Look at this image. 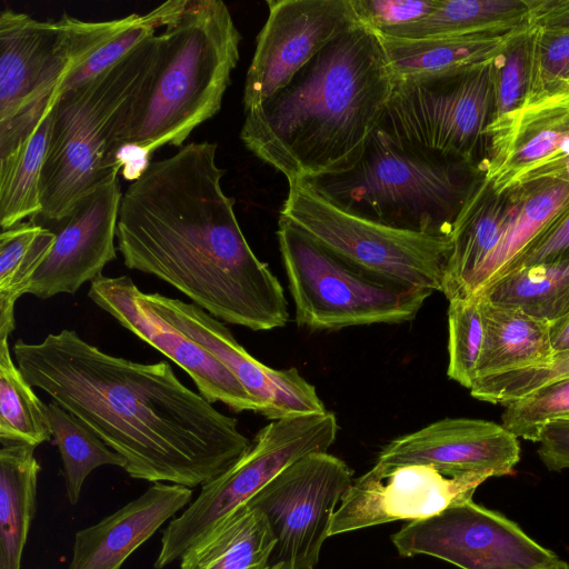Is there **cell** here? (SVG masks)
Returning <instances> with one entry per match:
<instances>
[{
	"label": "cell",
	"instance_id": "1",
	"mask_svg": "<svg viewBox=\"0 0 569 569\" xmlns=\"http://www.w3.org/2000/svg\"><path fill=\"white\" fill-rule=\"evenodd\" d=\"M12 352L26 380L118 452L131 478L192 489L250 446L238 420L183 385L167 361L110 355L71 329L40 342L18 339Z\"/></svg>",
	"mask_w": 569,
	"mask_h": 569
},
{
	"label": "cell",
	"instance_id": "2",
	"mask_svg": "<svg viewBox=\"0 0 569 569\" xmlns=\"http://www.w3.org/2000/svg\"><path fill=\"white\" fill-rule=\"evenodd\" d=\"M217 143L180 147L151 161L122 196L117 249L214 318L264 331L289 320L283 288L249 246L221 186Z\"/></svg>",
	"mask_w": 569,
	"mask_h": 569
},
{
	"label": "cell",
	"instance_id": "3",
	"mask_svg": "<svg viewBox=\"0 0 569 569\" xmlns=\"http://www.w3.org/2000/svg\"><path fill=\"white\" fill-rule=\"evenodd\" d=\"M393 83L379 34L361 24L244 111L240 139L289 183L346 171L378 128Z\"/></svg>",
	"mask_w": 569,
	"mask_h": 569
},
{
	"label": "cell",
	"instance_id": "4",
	"mask_svg": "<svg viewBox=\"0 0 569 569\" xmlns=\"http://www.w3.org/2000/svg\"><path fill=\"white\" fill-rule=\"evenodd\" d=\"M240 41L223 1L180 0L157 33L153 67L111 140L110 158L127 180L144 172L157 149L180 147L218 113Z\"/></svg>",
	"mask_w": 569,
	"mask_h": 569
},
{
	"label": "cell",
	"instance_id": "5",
	"mask_svg": "<svg viewBox=\"0 0 569 569\" xmlns=\"http://www.w3.org/2000/svg\"><path fill=\"white\" fill-rule=\"evenodd\" d=\"M481 166L401 142L380 129L350 169L303 180L355 216L401 230L451 236Z\"/></svg>",
	"mask_w": 569,
	"mask_h": 569
},
{
	"label": "cell",
	"instance_id": "6",
	"mask_svg": "<svg viewBox=\"0 0 569 569\" xmlns=\"http://www.w3.org/2000/svg\"><path fill=\"white\" fill-rule=\"evenodd\" d=\"M157 47L156 33L92 80L59 92L40 180L43 222L63 218L86 193L119 173L111 140L153 67Z\"/></svg>",
	"mask_w": 569,
	"mask_h": 569
},
{
	"label": "cell",
	"instance_id": "7",
	"mask_svg": "<svg viewBox=\"0 0 569 569\" xmlns=\"http://www.w3.org/2000/svg\"><path fill=\"white\" fill-rule=\"evenodd\" d=\"M277 237L299 327L338 330L416 318L429 290L377 279L279 218Z\"/></svg>",
	"mask_w": 569,
	"mask_h": 569
},
{
	"label": "cell",
	"instance_id": "8",
	"mask_svg": "<svg viewBox=\"0 0 569 569\" xmlns=\"http://www.w3.org/2000/svg\"><path fill=\"white\" fill-rule=\"evenodd\" d=\"M490 61L395 79L378 129L410 146L486 169L495 117Z\"/></svg>",
	"mask_w": 569,
	"mask_h": 569
},
{
	"label": "cell",
	"instance_id": "9",
	"mask_svg": "<svg viewBox=\"0 0 569 569\" xmlns=\"http://www.w3.org/2000/svg\"><path fill=\"white\" fill-rule=\"evenodd\" d=\"M280 217L357 269L402 287L441 291L451 236L388 227L328 202L301 181L289 183Z\"/></svg>",
	"mask_w": 569,
	"mask_h": 569
},
{
	"label": "cell",
	"instance_id": "10",
	"mask_svg": "<svg viewBox=\"0 0 569 569\" xmlns=\"http://www.w3.org/2000/svg\"><path fill=\"white\" fill-rule=\"evenodd\" d=\"M333 412L271 420L244 453L228 469L201 486L197 498L163 530L154 568L176 560L227 515L249 502L264 486L301 458L327 452L336 440Z\"/></svg>",
	"mask_w": 569,
	"mask_h": 569
},
{
	"label": "cell",
	"instance_id": "11",
	"mask_svg": "<svg viewBox=\"0 0 569 569\" xmlns=\"http://www.w3.org/2000/svg\"><path fill=\"white\" fill-rule=\"evenodd\" d=\"M352 480V471L341 459L328 452L311 453L247 502L264 515L276 539L270 569L315 568L333 513Z\"/></svg>",
	"mask_w": 569,
	"mask_h": 569
},
{
	"label": "cell",
	"instance_id": "12",
	"mask_svg": "<svg viewBox=\"0 0 569 569\" xmlns=\"http://www.w3.org/2000/svg\"><path fill=\"white\" fill-rule=\"evenodd\" d=\"M391 541L402 557L431 556L461 569H539L559 559L516 522L472 499L410 521Z\"/></svg>",
	"mask_w": 569,
	"mask_h": 569
},
{
	"label": "cell",
	"instance_id": "13",
	"mask_svg": "<svg viewBox=\"0 0 569 569\" xmlns=\"http://www.w3.org/2000/svg\"><path fill=\"white\" fill-rule=\"evenodd\" d=\"M491 478L485 473L452 475L428 463H383L352 480L333 513L329 537L397 520L431 517L472 499Z\"/></svg>",
	"mask_w": 569,
	"mask_h": 569
},
{
	"label": "cell",
	"instance_id": "14",
	"mask_svg": "<svg viewBox=\"0 0 569 569\" xmlns=\"http://www.w3.org/2000/svg\"><path fill=\"white\" fill-rule=\"evenodd\" d=\"M248 68L244 111L283 86L340 34L361 26L351 0H268Z\"/></svg>",
	"mask_w": 569,
	"mask_h": 569
},
{
	"label": "cell",
	"instance_id": "15",
	"mask_svg": "<svg viewBox=\"0 0 569 569\" xmlns=\"http://www.w3.org/2000/svg\"><path fill=\"white\" fill-rule=\"evenodd\" d=\"M142 301L214 356L259 402V413L278 420L327 411L313 385L295 368L273 369L252 357L229 328L197 305L161 293L140 292Z\"/></svg>",
	"mask_w": 569,
	"mask_h": 569
},
{
	"label": "cell",
	"instance_id": "16",
	"mask_svg": "<svg viewBox=\"0 0 569 569\" xmlns=\"http://www.w3.org/2000/svg\"><path fill=\"white\" fill-rule=\"evenodd\" d=\"M129 276H99L88 297L123 328L157 349L188 373L210 403L222 402L236 412L260 411L259 402L207 349L152 311Z\"/></svg>",
	"mask_w": 569,
	"mask_h": 569
},
{
	"label": "cell",
	"instance_id": "17",
	"mask_svg": "<svg viewBox=\"0 0 569 569\" xmlns=\"http://www.w3.org/2000/svg\"><path fill=\"white\" fill-rule=\"evenodd\" d=\"M122 196L116 173L80 198L67 216L41 224L53 231L56 239L28 293L40 299L74 293L102 274L103 268L117 258Z\"/></svg>",
	"mask_w": 569,
	"mask_h": 569
},
{
	"label": "cell",
	"instance_id": "18",
	"mask_svg": "<svg viewBox=\"0 0 569 569\" xmlns=\"http://www.w3.org/2000/svg\"><path fill=\"white\" fill-rule=\"evenodd\" d=\"M518 438L502 425L473 418H445L400 436L378 453L383 463H428L452 475L513 472Z\"/></svg>",
	"mask_w": 569,
	"mask_h": 569
},
{
	"label": "cell",
	"instance_id": "19",
	"mask_svg": "<svg viewBox=\"0 0 569 569\" xmlns=\"http://www.w3.org/2000/svg\"><path fill=\"white\" fill-rule=\"evenodd\" d=\"M191 488L153 482L138 498L77 531L69 569H121L157 530L192 501Z\"/></svg>",
	"mask_w": 569,
	"mask_h": 569
},
{
	"label": "cell",
	"instance_id": "20",
	"mask_svg": "<svg viewBox=\"0 0 569 569\" xmlns=\"http://www.w3.org/2000/svg\"><path fill=\"white\" fill-rule=\"evenodd\" d=\"M488 136L486 177L501 192L531 170L569 154V106H523L492 121Z\"/></svg>",
	"mask_w": 569,
	"mask_h": 569
},
{
	"label": "cell",
	"instance_id": "21",
	"mask_svg": "<svg viewBox=\"0 0 569 569\" xmlns=\"http://www.w3.org/2000/svg\"><path fill=\"white\" fill-rule=\"evenodd\" d=\"M522 197L520 184L498 192L485 176L458 216L441 292L448 301L475 295L479 271L513 222Z\"/></svg>",
	"mask_w": 569,
	"mask_h": 569
},
{
	"label": "cell",
	"instance_id": "22",
	"mask_svg": "<svg viewBox=\"0 0 569 569\" xmlns=\"http://www.w3.org/2000/svg\"><path fill=\"white\" fill-rule=\"evenodd\" d=\"M478 296L483 345L477 366V380L537 367L550 359L553 349L549 322Z\"/></svg>",
	"mask_w": 569,
	"mask_h": 569
},
{
	"label": "cell",
	"instance_id": "23",
	"mask_svg": "<svg viewBox=\"0 0 569 569\" xmlns=\"http://www.w3.org/2000/svg\"><path fill=\"white\" fill-rule=\"evenodd\" d=\"M274 543L264 515L246 503L193 542L179 558L180 569H270Z\"/></svg>",
	"mask_w": 569,
	"mask_h": 569
},
{
	"label": "cell",
	"instance_id": "24",
	"mask_svg": "<svg viewBox=\"0 0 569 569\" xmlns=\"http://www.w3.org/2000/svg\"><path fill=\"white\" fill-rule=\"evenodd\" d=\"M0 449V569H20L36 512L40 465L36 447L1 443Z\"/></svg>",
	"mask_w": 569,
	"mask_h": 569
},
{
	"label": "cell",
	"instance_id": "25",
	"mask_svg": "<svg viewBox=\"0 0 569 569\" xmlns=\"http://www.w3.org/2000/svg\"><path fill=\"white\" fill-rule=\"evenodd\" d=\"M512 32L425 39H400L377 33L395 79H401L486 63L499 52Z\"/></svg>",
	"mask_w": 569,
	"mask_h": 569
},
{
	"label": "cell",
	"instance_id": "26",
	"mask_svg": "<svg viewBox=\"0 0 569 569\" xmlns=\"http://www.w3.org/2000/svg\"><path fill=\"white\" fill-rule=\"evenodd\" d=\"M526 26L527 0H441L425 19L380 34L400 39L506 34Z\"/></svg>",
	"mask_w": 569,
	"mask_h": 569
},
{
	"label": "cell",
	"instance_id": "27",
	"mask_svg": "<svg viewBox=\"0 0 569 569\" xmlns=\"http://www.w3.org/2000/svg\"><path fill=\"white\" fill-rule=\"evenodd\" d=\"M52 110L53 106L21 144L0 156L2 230L41 214L40 180L50 141Z\"/></svg>",
	"mask_w": 569,
	"mask_h": 569
},
{
	"label": "cell",
	"instance_id": "28",
	"mask_svg": "<svg viewBox=\"0 0 569 569\" xmlns=\"http://www.w3.org/2000/svg\"><path fill=\"white\" fill-rule=\"evenodd\" d=\"M552 323L569 315V260L519 268L477 293Z\"/></svg>",
	"mask_w": 569,
	"mask_h": 569
},
{
	"label": "cell",
	"instance_id": "29",
	"mask_svg": "<svg viewBox=\"0 0 569 569\" xmlns=\"http://www.w3.org/2000/svg\"><path fill=\"white\" fill-rule=\"evenodd\" d=\"M520 186L522 197L517 216L479 271L475 295L569 208L568 182L539 179Z\"/></svg>",
	"mask_w": 569,
	"mask_h": 569
},
{
	"label": "cell",
	"instance_id": "30",
	"mask_svg": "<svg viewBox=\"0 0 569 569\" xmlns=\"http://www.w3.org/2000/svg\"><path fill=\"white\" fill-rule=\"evenodd\" d=\"M56 234L33 220L20 222L0 234V339L14 330V306L31 286L48 257Z\"/></svg>",
	"mask_w": 569,
	"mask_h": 569
},
{
	"label": "cell",
	"instance_id": "31",
	"mask_svg": "<svg viewBox=\"0 0 569 569\" xmlns=\"http://www.w3.org/2000/svg\"><path fill=\"white\" fill-rule=\"evenodd\" d=\"M8 339H0V441L37 447L52 439L48 405L21 373Z\"/></svg>",
	"mask_w": 569,
	"mask_h": 569
},
{
	"label": "cell",
	"instance_id": "32",
	"mask_svg": "<svg viewBox=\"0 0 569 569\" xmlns=\"http://www.w3.org/2000/svg\"><path fill=\"white\" fill-rule=\"evenodd\" d=\"M47 405L52 439L62 462L67 499L70 505H76L84 480L94 469L101 466L123 469L126 460L58 403L50 401Z\"/></svg>",
	"mask_w": 569,
	"mask_h": 569
},
{
	"label": "cell",
	"instance_id": "33",
	"mask_svg": "<svg viewBox=\"0 0 569 569\" xmlns=\"http://www.w3.org/2000/svg\"><path fill=\"white\" fill-rule=\"evenodd\" d=\"M533 29L515 30L490 60L495 96L493 121L526 103L532 69Z\"/></svg>",
	"mask_w": 569,
	"mask_h": 569
},
{
	"label": "cell",
	"instance_id": "34",
	"mask_svg": "<svg viewBox=\"0 0 569 569\" xmlns=\"http://www.w3.org/2000/svg\"><path fill=\"white\" fill-rule=\"evenodd\" d=\"M179 0L167 1L143 16L136 14L132 21L104 41L78 68L62 80L59 92L86 83L111 68L139 44L154 36L173 16Z\"/></svg>",
	"mask_w": 569,
	"mask_h": 569
},
{
	"label": "cell",
	"instance_id": "35",
	"mask_svg": "<svg viewBox=\"0 0 569 569\" xmlns=\"http://www.w3.org/2000/svg\"><path fill=\"white\" fill-rule=\"evenodd\" d=\"M483 345L479 296L452 299L448 307V377L471 389Z\"/></svg>",
	"mask_w": 569,
	"mask_h": 569
},
{
	"label": "cell",
	"instance_id": "36",
	"mask_svg": "<svg viewBox=\"0 0 569 569\" xmlns=\"http://www.w3.org/2000/svg\"><path fill=\"white\" fill-rule=\"evenodd\" d=\"M559 419H569V378L505 405L501 425L517 438L537 442L542 428Z\"/></svg>",
	"mask_w": 569,
	"mask_h": 569
},
{
	"label": "cell",
	"instance_id": "37",
	"mask_svg": "<svg viewBox=\"0 0 569 569\" xmlns=\"http://www.w3.org/2000/svg\"><path fill=\"white\" fill-rule=\"evenodd\" d=\"M569 89V31L533 29L530 87L523 106Z\"/></svg>",
	"mask_w": 569,
	"mask_h": 569
},
{
	"label": "cell",
	"instance_id": "38",
	"mask_svg": "<svg viewBox=\"0 0 569 569\" xmlns=\"http://www.w3.org/2000/svg\"><path fill=\"white\" fill-rule=\"evenodd\" d=\"M569 378V350L555 352L543 365L478 379L470 395L485 402L507 405Z\"/></svg>",
	"mask_w": 569,
	"mask_h": 569
},
{
	"label": "cell",
	"instance_id": "39",
	"mask_svg": "<svg viewBox=\"0 0 569 569\" xmlns=\"http://www.w3.org/2000/svg\"><path fill=\"white\" fill-rule=\"evenodd\" d=\"M441 0H351L360 23L378 33L419 21Z\"/></svg>",
	"mask_w": 569,
	"mask_h": 569
},
{
	"label": "cell",
	"instance_id": "40",
	"mask_svg": "<svg viewBox=\"0 0 569 569\" xmlns=\"http://www.w3.org/2000/svg\"><path fill=\"white\" fill-rule=\"evenodd\" d=\"M565 260H569V208L538 234L491 281L519 268Z\"/></svg>",
	"mask_w": 569,
	"mask_h": 569
},
{
	"label": "cell",
	"instance_id": "41",
	"mask_svg": "<svg viewBox=\"0 0 569 569\" xmlns=\"http://www.w3.org/2000/svg\"><path fill=\"white\" fill-rule=\"evenodd\" d=\"M538 456L550 471L569 469V419L547 423L538 438Z\"/></svg>",
	"mask_w": 569,
	"mask_h": 569
},
{
	"label": "cell",
	"instance_id": "42",
	"mask_svg": "<svg viewBox=\"0 0 569 569\" xmlns=\"http://www.w3.org/2000/svg\"><path fill=\"white\" fill-rule=\"evenodd\" d=\"M531 29L569 31V0H527Z\"/></svg>",
	"mask_w": 569,
	"mask_h": 569
},
{
	"label": "cell",
	"instance_id": "43",
	"mask_svg": "<svg viewBox=\"0 0 569 569\" xmlns=\"http://www.w3.org/2000/svg\"><path fill=\"white\" fill-rule=\"evenodd\" d=\"M539 179H553L569 183V154L531 170L521 178L518 184Z\"/></svg>",
	"mask_w": 569,
	"mask_h": 569
},
{
	"label": "cell",
	"instance_id": "44",
	"mask_svg": "<svg viewBox=\"0 0 569 569\" xmlns=\"http://www.w3.org/2000/svg\"><path fill=\"white\" fill-rule=\"evenodd\" d=\"M550 338L553 353L569 350V315L550 323Z\"/></svg>",
	"mask_w": 569,
	"mask_h": 569
},
{
	"label": "cell",
	"instance_id": "45",
	"mask_svg": "<svg viewBox=\"0 0 569 569\" xmlns=\"http://www.w3.org/2000/svg\"><path fill=\"white\" fill-rule=\"evenodd\" d=\"M543 101H550V102H553V103H561V104H566V106H569V89L558 96H555L552 98H549L547 100H543Z\"/></svg>",
	"mask_w": 569,
	"mask_h": 569
},
{
	"label": "cell",
	"instance_id": "46",
	"mask_svg": "<svg viewBox=\"0 0 569 569\" xmlns=\"http://www.w3.org/2000/svg\"><path fill=\"white\" fill-rule=\"evenodd\" d=\"M539 569H569V565L566 561L558 559L553 563Z\"/></svg>",
	"mask_w": 569,
	"mask_h": 569
},
{
	"label": "cell",
	"instance_id": "47",
	"mask_svg": "<svg viewBox=\"0 0 569 569\" xmlns=\"http://www.w3.org/2000/svg\"><path fill=\"white\" fill-rule=\"evenodd\" d=\"M309 569H313V568H309Z\"/></svg>",
	"mask_w": 569,
	"mask_h": 569
}]
</instances>
